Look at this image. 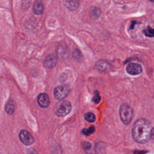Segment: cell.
I'll return each mask as SVG.
<instances>
[{
  "label": "cell",
  "instance_id": "8992f818",
  "mask_svg": "<svg viewBox=\"0 0 154 154\" xmlns=\"http://www.w3.org/2000/svg\"><path fill=\"white\" fill-rule=\"evenodd\" d=\"M126 70L129 75H137L142 72V67L139 64L132 63L126 66Z\"/></svg>",
  "mask_w": 154,
  "mask_h": 154
},
{
  "label": "cell",
  "instance_id": "7a4b0ae2",
  "mask_svg": "<svg viewBox=\"0 0 154 154\" xmlns=\"http://www.w3.org/2000/svg\"><path fill=\"white\" fill-rule=\"evenodd\" d=\"M119 114L123 123L129 125L131 123L133 117V109L130 106L126 104H122L120 107Z\"/></svg>",
  "mask_w": 154,
  "mask_h": 154
},
{
  "label": "cell",
  "instance_id": "ba28073f",
  "mask_svg": "<svg viewBox=\"0 0 154 154\" xmlns=\"http://www.w3.org/2000/svg\"><path fill=\"white\" fill-rule=\"evenodd\" d=\"M57 52L58 57L61 59H66L69 56L68 48L64 45H60L57 49Z\"/></svg>",
  "mask_w": 154,
  "mask_h": 154
},
{
  "label": "cell",
  "instance_id": "44dd1931",
  "mask_svg": "<svg viewBox=\"0 0 154 154\" xmlns=\"http://www.w3.org/2000/svg\"><path fill=\"white\" fill-rule=\"evenodd\" d=\"M149 1H150V2H154V0H149Z\"/></svg>",
  "mask_w": 154,
  "mask_h": 154
},
{
  "label": "cell",
  "instance_id": "6da1fadb",
  "mask_svg": "<svg viewBox=\"0 0 154 154\" xmlns=\"http://www.w3.org/2000/svg\"><path fill=\"white\" fill-rule=\"evenodd\" d=\"M152 127L150 122L144 119L137 120L132 128V137L135 141L145 143L151 138Z\"/></svg>",
  "mask_w": 154,
  "mask_h": 154
},
{
  "label": "cell",
  "instance_id": "30bf717a",
  "mask_svg": "<svg viewBox=\"0 0 154 154\" xmlns=\"http://www.w3.org/2000/svg\"><path fill=\"white\" fill-rule=\"evenodd\" d=\"M96 67L97 70L100 71H106L110 69V64L106 60H101L97 62L96 64Z\"/></svg>",
  "mask_w": 154,
  "mask_h": 154
},
{
  "label": "cell",
  "instance_id": "3957f363",
  "mask_svg": "<svg viewBox=\"0 0 154 154\" xmlns=\"http://www.w3.org/2000/svg\"><path fill=\"white\" fill-rule=\"evenodd\" d=\"M71 109L70 102L68 100H64L55 106V114L59 117L65 116L70 112Z\"/></svg>",
  "mask_w": 154,
  "mask_h": 154
},
{
  "label": "cell",
  "instance_id": "7c38bea8",
  "mask_svg": "<svg viewBox=\"0 0 154 154\" xmlns=\"http://www.w3.org/2000/svg\"><path fill=\"white\" fill-rule=\"evenodd\" d=\"M79 0H66V5L70 10H76L79 6Z\"/></svg>",
  "mask_w": 154,
  "mask_h": 154
},
{
  "label": "cell",
  "instance_id": "ac0fdd59",
  "mask_svg": "<svg viewBox=\"0 0 154 154\" xmlns=\"http://www.w3.org/2000/svg\"><path fill=\"white\" fill-rule=\"evenodd\" d=\"M100 96L99 95V93L98 91H95L94 96L92 98V101L94 103H99L100 100Z\"/></svg>",
  "mask_w": 154,
  "mask_h": 154
},
{
  "label": "cell",
  "instance_id": "9c48e42d",
  "mask_svg": "<svg viewBox=\"0 0 154 154\" xmlns=\"http://www.w3.org/2000/svg\"><path fill=\"white\" fill-rule=\"evenodd\" d=\"M57 64V58L54 55H49L45 60V65L49 69L53 68Z\"/></svg>",
  "mask_w": 154,
  "mask_h": 154
},
{
  "label": "cell",
  "instance_id": "ffe728a7",
  "mask_svg": "<svg viewBox=\"0 0 154 154\" xmlns=\"http://www.w3.org/2000/svg\"><path fill=\"white\" fill-rule=\"evenodd\" d=\"M151 138L154 141V128L152 129V133H151Z\"/></svg>",
  "mask_w": 154,
  "mask_h": 154
},
{
  "label": "cell",
  "instance_id": "2e32d148",
  "mask_svg": "<svg viewBox=\"0 0 154 154\" xmlns=\"http://www.w3.org/2000/svg\"><path fill=\"white\" fill-rule=\"evenodd\" d=\"M94 131H95V128L94 126L91 125L88 129H85V128L83 129L82 130V133L87 136H88V135L92 134L93 133H94Z\"/></svg>",
  "mask_w": 154,
  "mask_h": 154
},
{
  "label": "cell",
  "instance_id": "8fae6325",
  "mask_svg": "<svg viewBox=\"0 0 154 154\" xmlns=\"http://www.w3.org/2000/svg\"><path fill=\"white\" fill-rule=\"evenodd\" d=\"M33 11L37 14H41L44 11V6L41 0H37L35 1L33 5Z\"/></svg>",
  "mask_w": 154,
  "mask_h": 154
},
{
  "label": "cell",
  "instance_id": "277c9868",
  "mask_svg": "<svg viewBox=\"0 0 154 154\" xmlns=\"http://www.w3.org/2000/svg\"><path fill=\"white\" fill-rule=\"evenodd\" d=\"M69 88L67 85L61 84L58 85L54 88V95L56 99L62 100L69 93Z\"/></svg>",
  "mask_w": 154,
  "mask_h": 154
},
{
  "label": "cell",
  "instance_id": "e0dca14e",
  "mask_svg": "<svg viewBox=\"0 0 154 154\" xmlns=\"http://www.w3.org/2000/svg\"><path fill=\"white\" fill-rule=\"evenodd\" d=\"M143 32L144 35L149 37H152L154 36V29L152 28L149 26L147 27L144 31Z\"/></svg>",
  "mask_w": 154,
  "mask_h": 154
},
{
  "label": "cell",
  "instance_id": "5bb4252c",
  "mask_svg": "<svg viewBox=\"0 0 154 154\" xmlns=\"http://www.w3.org/2000/svg\"><path fill=\"white\" fill-rule=\"evenodd\" d=\"M100 14V11L99 8L96 7H93L91 8L90 11V15L91 17L96 19L99 16Z\"/></svg>",
  "mask_w": 154,
  "mask_h": 154
},
{
  "label": "cell",
  "instance_id": "9a60e30c",
  "mask_svg": "<svg viewBox=\"0 0 154 154\" xmlns=\"http://www.w3.org/2000/svg\"><path fill=\"white\" fill-rule=\"evenodd\" d=\"M84 119L87 122H88L89 123H93L94 122L96 117L93 113L88 112H87L85 114Z\"/></svg>",
  "mask_w": 154,
  "mask_h": 154
},
{
  "label": "cell",
  "instance_id": "52a82bcc",
  "mask_svg": "<svg viewBox=\"0 0 154 154\" xmlns=\"http://www.w3.org/2000/svg\"><path fill=\"white\" fill-rule=\"evenodd\" d=\"M37 102L41 107L47 108L49 105V97L46 93H40L37 97Z\"/></svg>",
  "mask_w": 154,
  "mask_h": 154
},
{
  "label": "cell",
  "instance_id": "4fadbf2b",
  "mask_svg": "<svg viewBox=\"0 0 154 154\" xmlns=\"http://www.w3.org/2000/svg\"><path fill=\"white\" fill-rule=\"evenodd\" d=\"M14 104L13 101L9 100L5 105V111L7 114H12L14 111Z\"/></svg>",
  "mask_w": 154,
  "mask_h": 154
},
{
  "label": "cell",
  "instance_id": "5b68a950",
  "mask_svg": "<svg viewBox=\"0 0 154 154\" xmlns=\"http://www.w3.org/2000/svg\"><path fill=\"white\" fill-rule=\"evenodd\" d=\"M19 137L20 141L26 146L32 144L34 141L33 137L26 130H21L19 132Z\"/></svg>",
  "mask_w": 154,
  "mask_h": 154
},
{
  "label": "cell",
  "instance_id": "d6986e66",
  "mask_svg": "<svg viewBox=\"0 0 154 154\" xmlns=\"http://www.w3.org/2000/svg\"><path fill=\"white\" fill-rule=\"evenodd\" d=\"M82 147L84 150H88L90 149L91 146L90 143H88L87 141H84L82 143Z\"/></svg>",
  "mask_w": 154,
  "mask_h": 154
}]
</instances>
